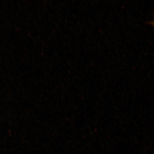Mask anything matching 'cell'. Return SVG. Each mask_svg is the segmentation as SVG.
Segmentation results:
<instances>
[{
    "label": "cell",
    "mask_w": 154,
    "mask_h": 154,
    "mask_svg": "<svg viewBox=\"0 0 154 154\" xmlns=\"http://www.w3.org/2000/svg\"><path fill=\"white\" fill-rule=\"evenodd\" d=\"M148 23L152 24L153 26L154 27V19L153 20L150 21V22H148Z\"/></svg>",
    "instance_id": "6da1fadb"
}]
</instances>
